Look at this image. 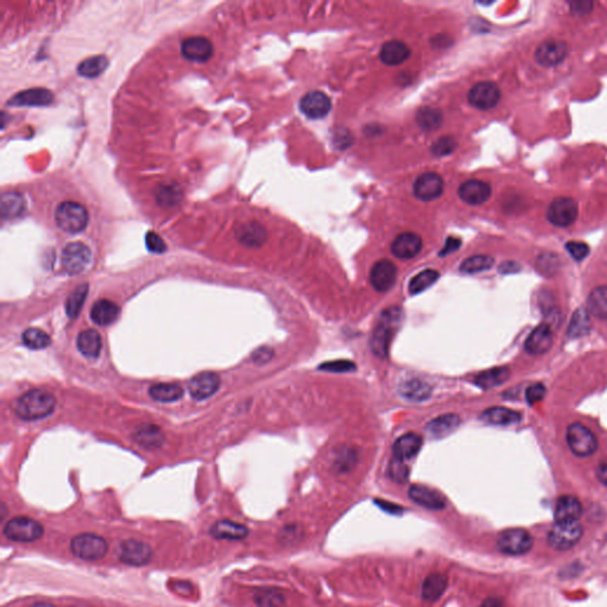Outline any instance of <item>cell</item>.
Returning a JSON list of instances; mask_svg holds the SVG:
<instances>
[{
	"mask_svg": "<svg viewBox=\"0 0 607 607\" xmlns=\"http://www.w3.org/2000/svg\"><path fill=\"white\" fill-rule=\"evenodd\" d=\"M402 321L404 312L399 306H390L380 314L370 337V349L375 356L380 359H385L388 356L392 337L400 328Z\"/></svg>",
	"mask_w": 607,
	"mask_h": 607,
	"instance_id": "1",
	"label": "cell"
},
{
	"mask_svg": "<svg viewBox=\"0 0 607 607\" xmlns=\"http://www.w3.org/2000/svg\"><path fill=\"white\" fill-rule=\"evenodd\" d=\"M56 407V399L53 394L41 390L32 389L19 397L15 402V414L19 418L27 421L41 420L53 413Z\"/></svg>",
	"mask_w": 607,
	"mask_h": 607,
	"instance_id": "2",
	"label": "cell"
},
{
	"mask_svg": "<svg viewBox=\"0 0 607 607\" xmlns=\"http://www.w3.org/2000/svg\"><path fill=\"white\" fill-rule=\"evenodd\" d=\"M89 221L87 209L82 204L67 200L58 204L55 210V222L60 229L69 234L81 233Z\"/></svg>",
	"mask_w": 607,
	"mask_h": 607,
	"instance_id": "3",
	"label": "cell"
},
{
	"mask_svg": "<svg viewBox=\"0 0 607 607\" xmlns=\"http://www.w3.org/2000/svg\"><path fill=\"white\" fill-rule=\"evenodd\" d=\"M70 549L72 554L81 560L98 561L106 555L108 543L101 536L86 532L79 534L72 539Z\"/></svg>",
	"mask_w": 607,
	"mask_h": 607,
	"instance_id": "4",
	"label": "cell"
},
{
	"mask_svg": "<svg viewBox=\"0 0 607 607\" xmlns=\"http://www.w3.org/2000/svg\"><path fill=\"white\" fill-rule=\"evenodd\" d=\"M584 534L579 522H556L548 532V543L555 551H568L573 548Z\"/></svg>",
	"mask_w": 607,
	"mask_h": 607,
	"instance_id": "5",
	"label": "cell"
},
{
	"mask_svg": "<svg viewBox=\"0 0 607 607\" xmlns=\"http://www.w3.org/2000/svg\"><path fill=\"white\" fill-rule=\"evenodd\" d=\"M43 534V525L30 517H15L4 527V535L15 542H34L41 539Z\"/></svg>",
	"mask_w": 607,
	"mask_h": 607,
	"instance_id": "6",
	"label": "cell"
},
{
	"mask_svg": "<svg viewBox=\"0 0 607 607\" xmlns=\"http://www.w3.org/2000/svg\"><path fill=\"white\" fill-rule=\"evenodd\" d=\"M532 536L525 529L513 528L501 532L497 539L498 551L506 555H523L532 549Z\"/></svg>",
	"mask_w": 607,
	"mask_h": 607,
	"instance_id": "7",
	"label": "cell"
},
{
	"mask_svg": "<svg viewBox=\"0 0 607 607\" xmlns=\"http://www.w3.org/2000/svg\"><path fill=\"white\" fill-rule=\"evenodd\" d=\"M579 205L572 197H556L548 205L547 219L553 226L567 228L577 221Z\"/></svg>",
	"mask_w": 607,
	"mask_h": 607,
	"instance_id": "8",
	"label": "cell"
},
{
	"mask_svg": "<svg viewBox=\"0 0 607 607\" xmlns=\"http://www.w3.org/2000/svg\"><path fill=\"white\" fill-rule=\"evenodd\" d=\"M567 444L577 456H589L598 449L596 435L582 423H574L567 430Z\"/></svg>",
	"mask_w": 607,
	"mask_h": 607,
	"instance_id": "9",
	"label": "cell"
},
{
	"mask_svg": "<svg viewBox=\"0 0 607 607\" xmlns=\"http://www.w3.org/2000/svg\"><path fill=\"white\" fill-rule=\"evenodd\" d=\"M91 260V252L82 242H72L62 252V267L70 276L82 273Z\"/></svg>",
	"mask_w": 607,
	"mask_h": 607,
	"instance_id": "10",
	"label": "cell"
},
{
	"mask_svg": "<svg viewBox=\"0 0 607 607\" xmlns=\"http://www.w3.org/2000/svg\"><path fill=\"white\" fill-rule=\"evenodd\" d=\"M501 89L491 81L475 83L470 89L468 100L472 107L479 110H492L501 101Z\"/></svg>",
	"mask_w": 607,
	"mask_h": 607,
	"instance_id": "11",
	"label": "cell"
},
{
	"mask_svg": "<svg viewBox=\"0 0 607 607\" xmlns=\"http://www.w3.org/2000/svg\"><path fill=\"white\" fill-rule=\"evenodd\" d=\"M568 46L566 41L560 39H546L535 50V60L542 67H555L566 60Z\"/></svg>",
	"mask_w": 607,
	"mask_h": 607,
	"instance_id": "12",
	"label": "cell"
},
{
	"mask_svg": "<svg viewBox=\"0 0 607 607\" xmlns=\"http://www.w3.org/2000/svg\"><path fill=\"white\" fill-rule=\"evenodd\" d=\"M299 108L309 119H313V120L323 119L331 110V98L328 95L325 94L324 91H309L300 98Z\"/></svg>",
	"mask_w": 607,
	"mask_h": 607,
	"instance_id": "13",
	"label": "cell"
},
{
	"mask_svg": "<svg viewBox=\"0 0 607 607\" xmlns=\"http://www.w3.org/2000/svg\"><path fill=\"white\" fill-rule=\"evenodd\" d=\"M119 558L129 566H145L152 558V548L138 539H127L120 544Z\"/></svg>",
	"mask_w": 607,
	"mask_h": 607,
	"instance_id": "14",
	"label": "cell"
},
{
	"mask_svg": "<svg viewBox=\"0 0 607 607\" xmlns=\"http://www.w3.org/2000/svg\"><path fill=\"white\" fill-rule=\"evenodd\" d=\"M445 183L440 174L435 172H426L418 176L413 185V191L418 200L430 202L442 196Z\"/></svg>",
	"mask_w": 607,
	"mask_h": 607,
	"instance_id": "15",
	"label": "cell"
},
{
	"mask_svg": "<svg viewBox=\"0 0 607 607\" xmlns=\"http://www.w3.org/2000/svg\"><path fill=\"white\" fill-rule=\"evenodd\" d=\"M397 278V268L392 261L382 259L373 264L370 269V283L378 292L390 290Z\"/></svg>",
	"mask_w": 607,
	"mask_h": 607,
	"instance_id": "16",
	"label": "cell"
},
{
	"mask_svg": "<svg viewBox=\"0 0 607 607\" xmlns=\"http://www.w3.org/2000/svg\"><path fill=\"white\" fill-rule=\"evenodd\" d=\"M214 53V46L212 41L203 36L189 37L181 41V55L186 60L196 63H204Z\"/></svg>",
	"mask_w": 607,
	"mask_h": 607,
	"instance_id": "17",
	"label": "cell"
},
{
	"mask_svg": "<svg viewBox=\"0 0 607 607\" xmlns=\"http://www.w3.org/2000/svg\"><path fill=\"white\" fill-rule=\"evenodd\" d=\"M460 200L470 205H482L490 200L492 195L491 185L479 179H470L460 185L458 189Z\"/></svg>",
	"mask_w": 607,
	"mask_h": 607,
	"instance_id": "18",
	"label": "cell"
},
{
	"mask_svg": "<svg viewBox=\"0 0 607 607\" xmlns=\"http://www.w3.org/2000/svg\"><path fill=\"white\" fill-rule=\"evenodd\" d=\"M408 496L418 506H423L426 509L442 510L447 504L444 494H440L435 489L420 485V484L411 485L408 490Z\"/></svg>",
	"mask_w": 607,
	"mask_h": 607,
	"instance_id": "19",
	"label": "cell"
},
{
	"mask_svg": "<svg viewBox=\"0 0 607 607\" xmlns=\"http://www.w3.org/2000/svg\"><path fill=\"white\" fill-rule=\"evenodd\" d=\"M53 102V94L46 88H32L17 93L8 100L11 107H44Z\"/></svg>",
	"mask_w": 607,
	"mask_h": 607,
	"instance_id": "20",
	"label": "cell"
},
{
	"mask_svg": "<svg viewBox=\"0 0 607 607\" xmlns=\"http://www.w3.org/2000/svg\"><path fill=\"white\" fill-rule=\"evenodd\" d=\"M219 376L215 373H197L189 382L190 394L195 400H205L214 395L219 388Z\"/></svg>",
	"mask_w": 607,
	"mask_h": 607,
	"instance_id": "21",
	"label": "cell"
},
{
	"mask_svg": "<svg viewBox=\"0 0 607 607\" xmlns=\"http://www.w3.org/2000/svg\"><path fill=\"white\" fill-rule=\"evenodd\" d=\"M423 249V238L415 233H402L392 241V253L401 260H409L416 257Z\"/></svg>",
	"mask_w": 607,
	"mask_h": 607,
	"instance_id": "22",
	"label": "cell"
},
{
	"mask_svg": "<svg viewBox=\"0 0 607 607\" xmlns=\"http://www.w3.org/2000/svg\"><path fill=\"white\" fill-rule=\"evenodd\" d=\"M553 345V331L548 324H539L532 330L525 340V349L528 354L539 356L546 354Z\"/></svg>",
	"mask_w": 607,
	"mask_h": 607,
	"instance_id": "23",
	"label": "cell"
},
{
	"mask_svg": "<svg viewBox=\"0 0 607 607\" xmlns=\"http://www.w3.org/2000/svg\"><path fill=\"white\" fill-rule=\"evenodd\" d=\"M411 48L404 41L392 39L382 46L380 60L387 65H400L411 56Z\"/></svg>",
	"mask_w": 607,
	"mask_h": 607,
	"instance_id": "24",
	"label": "cell"
},
{
	"mask_svg": "<svg viewBox=\"0 0 607 607\" xmlns=\"http://www.w3.org/2000/svg\"><path fill=\"white\" fill-rule=\"evenodd\" d=\"M582 513L580 501L574 496H561L555 504L556 522H577Z\"/></svg>",
	"mask_w": 607,
	"mask_h": 607,
	"instance_id": "25",
	"label": "cell"
},
{
	"mask_svg": "<svg viewBox=\"0 0 607 607\" xmlns=\"http://www.w3.org/2000/svg\"><path fill=\"white\" fill-rule=\"evenodd\" d=\"M423 446V437L416 433H407L399 437L392 445V456L396 459H411L416 456Z\"/></svg>",
	"mask_w": 607,
	"mask_h": 607,
	"instance_id": "26",
	"label": "cell"
},
{
	"mask_svg": "<svg viewBox=\"0 0 607 607\" xmlns=\"http://www.w3.org/2000/svg\"><path fill=\"white\" fill-rule=\"evenodd\" d=\"M210 534L216 539H229L238 541L247 537L249 530L245 525H240L229 520H222L216 522L210 529Z\"/></svg>",
	"mask_w": 607,
	"mask_h": 607,
	"instance_id": "27",
	"label": "cell"
},
{
	"mask_svg": "<svg viewBox=\"0 0 607 607\" xmlns=\"http://www.w3.org/2000/svg\"><path fill=\"white\" fill-rule=\"evenodd\" d=\"M399 392L406 400L423 402L430 399L432 388L426 382L418 378H409L399 385Z\"/></svg>",
	"mask_w": 607,
	"mask_h": 607,
	"instance_id": "28",
	"label": "cell"
},
{
	"mask_svg": "<svg viewBox=\"0 0 607 607\" xmlns=\"http://www.w3.org/2000/svg\"><path fill=\"white\" fill-rule=\"evenodd\" d=\"M459 415L449 413V414L440 415V416H437V418L430 421V423L426 426V432L430 437L440 439V437H445L453 433L459 427Z\"/></svg>",
	"mask_w": 607,
	"mask_h": 607,
	"instance_id": "29",
	"label": "cell"
},
{
	"mask_svg": "<svg viewBox=\"0 0 607 607\" xmlns=\"http://www.w3.org/2000/svg\"><path fill=\"white\" fill-rule=\"evenodd\" d=\"M236 238L247 247H260L267 240V231L260 223H245L236 231Z\"/></svg>",
	"mask_w": 607,
	"mask_h": 607,
	"instance_id": "30",
	"label": "cell"
},
{
	"mask_svg": "<svg viewBox=\"0 0 607 607\" xmlns=\"http://www.w3.org/2000/svg\"><path fill=\"white\" fill-rule=\"evenodd\" d=\"M120 313V307L108 299H101L95 302L91 311V317L95 324L107 326L117 321Z\"/></svg>",
	"mask_w": 607,
	"mask_h": 607,
	"instance_id": "31",
	"label": "cell"
},
{
	"mask_svg": "<svg viewBox=\"0 0 607 607\" xmlns=\"http://www.w3.org/2000/svg\"><path fill=\"white\" fill-rule=\"evenodd\" d=\"M522 415L518 411H513L506 407H491L480 415V420L490 425L508 426L513 423H520Z\"/></svg>",
	"mask_w": 607,
	"mask_h": 607,
	"instance_id": "32",
	"label": "cell"
},
{
	"mask_svg": "<svg viewBox=\"0 0 607 607\" xmlns=\"http://www.w3.org/2000/svg\"><path fill=\"white\" fill-rule=\"evenodd\" d=\"M133 437L140 446L145 449H158L164 442V433L162 430L155 425L151 423H143L138 427Z\"/></svg>",
	"mask_w": 607,
	"mask_h": 607,
	"instance_id": "33",
	"label": "cell"
},
{
	"mask_svg": "<svg viewBox=\"0 0 607 607\" xmlns=\"http://www.w3.org/2000/svg\"><path fill=\"white\" fill-rule=\"evenodd\" d=\"M79 352L88 359H95L100 354L102 347L101 337L95 330H86L79 333L76 340Z\"/></svg>",
	"mask_w": 607,
	"mask_h": 607,
	"instance_id": "34",
	"label": "cell"
},
{
	"mask_svg": "<svg viewBox=\"0 0 607 607\" xmlns=\"http://www.w3.org/2000/svg\"><path fill=\"white\" fill-rule=\"evenodd\" d=\"M447 587V577L444 574L432 573L423 580L421 594L427 601H437L442 598Z\"/></svg>",
	"mask_w": 607,
	"mask_h": 607,
	"instance_id": "35",
	"label": "cell"
},
{
	"mask_svg": "<svg viewBox=\"0 0 607 607\" xmlns=\"http://www.w3.org/2000/svg\"><path fill=\"white\" fill-rule=\"evenodd\" d=\"M25 212V200L20 193L10 191L1 196V216L5 219H17Z\"/></svg>",
	"mask_w": 607,
	"mask_h": 607,
	"instance_id": "36",
	"label": "cell"
},
{
	"mask_svg": "<svg viewBox=\"0 0 607 607\" xmlns=\"http://www.w3.org/2000/svg\"><path fill=\"white\" fill-rule=\"evenodd\" d=\"M510 370L506 366H497L492 369L485 370L483 373H478L475 378V385L483 389L494 388L509 378Z\"/></svg>",
	"mask_w": 607,
	"mask_h": 607,
	"instance_id": "37",
	"label": "cell"
},
{
	"mask_svg": "<svg viewBox=\"0 0 607 607\" xmlns=\"http://www.w3.org/2000/svg\"><path fill=\"white\" fill-rule=\"evenodd\" d=\"M587 312L599 319H607V286H599L589 293Z\"/></svg>",
	"mask_w": 607,
	"mask_h": 607,
	"instance_id": "38",
	"label": "cell"
},
{
	"mask_svg": "<svg viewBox=\"0 0 607 607\" xmlns=\"http://www.w3.org/2000/svg\"><path fill=\"white\" fill-rule=\"evenodd\" d=\"M108 63H110L108 58L106 56H103V55L91 56L89 58L83 60L79 63V67H77V72L82 77L94 79V77L101 75L102 72L106 70Z\"/></svg>",
	"mask_w": 607,
	"mask_h": 607,
	"instance_id": "39",
	"label": "cell"
},
{
	"mask_svg": "<svg viewBox=\"0 0 607 607\" xmlns=\"http://www.w3.org/2000/svg\"><path fill=\"white\" fill-rule=\"evenodd\" d=\"M152 399L158 402H174L183 396V388L176 383H159L150 388Z\"/></svg>",
	"mask_w": 607,
	"mask_h": 607,
	"instance_id": "40",
	"label": "cell"
},
{
	"mask_svg": "<svg viewBox=\"0 0 607 607\" xmlns=\"http://www.w3.org/2000/svg\"><path fill=\"white\" fill-rule=\"evenodd\" d=\"M416 122L423 131H435L442 124V113L433 107H421L416 113Z\"/></svg>",
	"mask_w": 607,
	"mask_h": 607,
	"instance_id": "41",
	"label": "cell"
},
{
	"mask_svg": "<svg viewBox=\"0 0 607 607\" xmlns=\"http://www.w3.org/2000/svg\"><path fill=\"white\" fill-rule=\"evenodd\" d=\"M591 330V319H589L587 309H579L572 317L570 328H568V336L570 338H580L589 333Z\"/></svg>",
	"mask_w": 607,
	"mask_h": 607,
	"instance_id": "42",
	"label": "cell"
},
{
	"mask_svg": "<svg viewBox=\"0 0 607 607\" xmlns=\"http://www.w3.org/2000/svg\"><path fill=\"white\" fill-rule=\"evenodd\" d=\"M439 271L435 269H425L420 271L418 274L411 278L408 285V290L411 295H418L423 290H426L428 287L432 286L437 279H439Z\"/></svg>",
	"mask_w": 607,
	"mask_h": 607,
	"instance_id": "43",
	"label": "cell"
},
{
	"mask_svg": "<svg viewBox=\"0 0 607 607\" xmlns=\"http://www.w3.org/2000/svg\"><path fill=\"white\" fill-rule=\"evenodd\" d=\"M494 264V259L490 255H473L468 257L460 264V271L465 274H475L479 271L490 269Z\"/></svg>",
	"mask_w": 607,
	"mask_h": 607,
	"instance_id": "44",
	"label": "cell"
},
{
	"mask_svg": "<svg viewBox=\"0 0 607 607\" xmlns=\"http://www.w3.org/2000/svg\"><path fill=\"white\" fill-rule=\"evenodd\" d=\"M155 198L160 207H172L181 202V191L177 185H160L155 193Z\"/></svg>",
	"mask_w": 607,
	"mask_h": 607,
	"instance_id": "45",
	"label": "cell"
},
{
	"mask_svg": "<svg viewBox=\"0 0 607 607\" xmlns=\"http://www.w3.org/2000/svg\"><path fill=\"white\" fill-rule=\"evenodd\" d=\"M22 340L25 347L34 350L46 349L51 344V338L46 332L39 328H27L22 336Z\"/></svg>",
	"mask_w": 607,
	"mask_h": 607,
	"instance_id": "46",
	"label": "cell"
},
{
	"mask_svg": "<svg viewBox=\"0 0 607 607\" xmlns=\"http://www.w3.org/2000/svg\"><path fill=\"white\" fill-rule=\"evenodd\" d=\"M87 295L88 285L83 283L81 286L76 287L72 295H69L67 302H65V311L72 319L79 316Z\"/></svg>",
	"mask_w": 607,
	"mask_h": 607,
	"instance_id": "47",
	"label": "cell"
},
{
	"mask_svg": "<svg viewBox=\"0 0 607 607\" xmlns=\"http://www.w3.org/2000/svg\"><path fill=\"white\" fill-rule=\"evenodd\" d=\"M255 603L260 607H281L283 596L276 589H260L255 594Z\"/></svg>",
	"mask_w": 607,
	"mask_h": 607,
	"instance_id": "48",
	"label": "cell"
},
{
	"mask_svg": "<svg viewBox=\"0 0 607 607\" xmlns=\"http://www.w3.org/2000/svg\"><path fill=\"white\" fill-rule=\"evenodd\" d=\"M388 475L396 483H404L409 477V468L404 464V460L392 458L389 463Z\"/></svg>",
	"mask_w": 607,
	"mask_h": 607,
	"instance_id": "49",
	"label": "cell"
},
{
	"mask_svg": "<svg viewBox=\"0 0 607 607\" xmlns=\"http://www.w3.org/2000/svg\"><path fill=\"white\" fill-rule=\"evenodd\" d=\"M456 146H458V143L453 136H442L432 145L430 152L435 157H445V155H451L456 150Z\"/></svg>",
	"mask_w": 607,
	"mask_h": 607,
	"instance_id": "50",
	"label": "cell"
},
{
	"mask_svg": "<svg viewBox=\"0 0 607 607\" xmlns=\"http://www.w3.org/2000/svg\"><path fill=\"white\" fill-rule=\"evenodd\" d=\"M356 364L347 359H338V361H330V362L321 363L319 366V370L323 371H328V373H351L356 370Z\"/></svg>",
	"mask_w": 607,
	"mask_h": 607,
	"instance_id": "51",
	"label": "cell"
},
{
	"mask_svg": "<svg viewBox=\"0 0 607 607\" xmlns=\"http://www.w3.org/2000/svg\"><path fill=\"white\" fill-rule=\"evenodd\" d=\"M356 460H357V456H356L354 449H347H347L340 451V454L336 458L335 465H336L338 471H349V470L354 468V464H356Z\"/></svg>",
	"mask_w": 607,
	"mask_h": 607,
	"instance_id": "52",
	"label": "cell"
},
{
	"mask_svg": "<svg viewBox=\"0 0 607 607\" xmlns=\"http://www.w3.org/2000/svg\"><path fill=\"white\" fill-rule=\"evenodd\" d=\"M566 250L574 260H584L589 254V245L582 241H570L566 243Z\"/></svg>",
	"mask_w": 607,
	"mask_h": 607,
	"instance_id": "53",
	"label": "cell"
},
{
	"mask_svg": "<svg viewBox=\"0 0 607 607\" xmlns=\"http://www.w3.org/2000/svg\"><path fill=\"white\" fill-rule=\"evenodd\" d=\"M146 247L152 253H164L166 250V243L160 236L155 231H148L145 238Z\"/></svg>",
	"mask_w": 607,
	"mask_h": 607,
	"instance_id": "54",
	"label": "cell"
},
{
	"mask_svg": "<svg viewBox=\"0 0 607 607\" xmlns=\"http://www.w3.org/2000/svg\"><path fill=\"white\" fill-rule=\"evenodd\" d=\"M544 395H546V387L542 383L530 385L525 392V399L529 404H535L536 402L542 400Z\"/></svg>",
	"mask_w": 607,
	"mask_h": 607,
	"instance_id": "55",
	"label": "cell"
},
{
	"mask_svg": "<svg viewBox=\"0 0 607 607\" xmlns=\"http://www.w3.org/2000/svg\"><path fill=\"white\" fill-rule=\"evenodd\" d=\"M273 356H274L273 349L269 347H261L254 351L252 354V359L257 364L262 366V364L269 362L273 359Z\"/></svg>",
	"mask_w": 607,
	"mask_h": 607,
	"instance_id": "56",
	"label": "cell"
},
{
	"mask_svg": "<svg viewBox=\"0 0 607 607\" xmlns=\"http://www.w3.org/2000/svg\"><path fill=\"white\" fill-rule=\"evenodd\" d=\"M568 5H570V12L579 15H589L594 8L593 1H570Z\"/></svg>",
	"mask_w": 607,
	"mask_h": 607,
	"instance_id": "57",
	"label": "cell"
},
{
	"mask_svg": "<svg viewBox=\"0 0 607 607\" xmlns=\"http://www.w3.org/2000/svg\"><path fill=\"white\" fill-rule=\"evenodd\" d=\"M460 245H461V240L449 236L439 255L440 257H445L447 254L453 253V252H456V249H459Z\"/></svg>",
	"mask_w": 607,
	"mask_h": 607,
	"instance_id": "58",
	"label": "cell"
},
{
	"mask_svg": "<svg viewBox=\"0 0 607 607\" xmlns=\"http://www.w3.org/2000/svg\"><path fill=\"white\" fill-rule=\"evenodd\" d=\"M596 478L599 479L600 483L607 487V459L603 460L598 468H596Z\"/></svg>",
	"mask_w": 607,
	"mask_h": 607,
	"instance_id": "59",
	"label": "cell"
},
{
	"mask_svg": "<svg viewBox=\"0 0 607 607\" xmlns=\"http://www.w3.org/2000/svg\"><path fill=\"white\" fill-rule=\"evenodd\" d=\"M518 269H520V264H516V262H513V261L504 262V264H501V267H499V271H501V273H513V271H518Z\"/></svg>",
	"mask_w": 607,
	"mask_h": 607,
	"instance_id": "60",
	"label": "cell"
},
{
	"mask_svg": "<svg viewBox=\"0 0 607 607\" xmlns=\"http://www.w3.org/2000/svg\"><path fill=\"white\" fill-rule=\"evenodd\" d=\"M433 44L437 48H447L451 44V39L446 36H437L433 37Z\"/></svg>",
	"mask_w": 607,
	"mask_h": 607,
	"instance_id": "61",
	"label": "cell"
},
{
	"mask_svg": "<svg viewBox=\"0 0 607 607\" xmlns=\"http://www.w3.org/2000/svg\"><path fill=\"white\" fill-rule=\"evenodd\" d=\"M480 607H503V601L496 596H490V598L484 600Z\"/></svg>",
	"mask_w": 607,
	"mask_h": 607,
	"instance_id": "62",
	"label": "cell"
},
{
	"mask_svg": "<svg viewBox=\"0 0 607 607\" xmlns=\"http://www.w3.org/2000/svg\"><path fill=\"white\" fill-rule=\"evenodd\" d=\"M30 607H56V606H55V605H53V603H34V605H31Z\"/></svg>",
	"mask_w": 607,
	"mask_h": 607,
	"instance_id": "63",
	"label": "cell"
}]
</instances>
